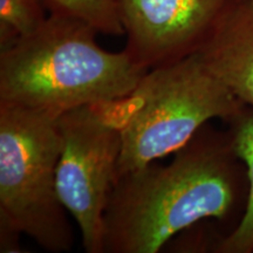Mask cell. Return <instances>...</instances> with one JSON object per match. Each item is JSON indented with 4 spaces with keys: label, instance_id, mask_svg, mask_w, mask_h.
Here are the masks:
<instances>
[{
    "label": "cell",
    "instance_id": "obj_1",
    "mask_svg": "<svg viewBox=\"0 0 253 253\" xmlns=\"http://www.w3.org/2000/svg\"><path fill=\"white\" fill-rule=\"evenodd\" d=\"M232 135L203 128L167 166L118 176L103 217V253H157L199 221L224 219L239 190Z\"/></svg>",
    "mask_w": 253,
    "mask_h": 253
},
{
    "label": "cell",
    "instance_id": "obj_2",
    "mask_svg": "<svg viewBox=\"0 0 253 253\" xmlns=\"http://www.w3.org/2000/svg\"><path fill=\"white\" fill-rule=\"evenodd\" d=\"M96 34L84 21L49 14L36 31L0 49V104L60 118L128 96L149 69L125 50L103 49Z\"/></svg>",
    "mask_w": 253,
    "mask_h": 253
},
{
    "label": "cell",
    "instance_id": "obj_3",
    "mask_svg": "<svg viewBox=\"0 0 253 253\" xmlns=\"http://www.w3.org/2000/svg\"><path fill=\"white\" fill-rule=\"evenodd\" d=\"M107 107L121 134L118 176L176 153L210 120L231 122L246 108L197 53L149 69Z\"/></svg>",
    "mask_w": 253,
    "mask_h": 253
},
{
    "label": "cell",
    "instance_id": "obj_4",
    "mask_svg": "<svg viewBox=\"0 0 253 253\" xmlns=\"http://www.w3.org/2000/svg\"><path fill=\"white\" fill-rule=\"evenodd\" d=\"M58 119L0 104V224L53 253L74 245L56 189L62 145Z\"/></svg>",
    "mask_w": 253,
    "mask_h": 253
},
{
    "label": "cell",
    "instance_id": "obj_5",
    "mask_svg": "<svg viewBox=\"0 0 253 253\" xmlns=\"http://www.w3.org/2000/svg\"><path fill=\"white\" fill-rule=\"evenodd\" d=\"M60 201L77 221L87 253H103V217L118 177L121 134L107 104L82 106L58 119Z\"/></svg>",
    "mask_w": 253,
    "mask_h": 253
},
{
    "label": "cell",
    "instance_id": "obj_6",
    "mask_svg": "<svg viewBox=\"0 0 253 253\" xmlns=\"http://www.w3.org/2000/svg\"><path fill=\"white\" fill-rule=\"evenodd\" d=\"M244 0H116L125 52L145 69L197 53Z\"/></svg>",
    "mask_w": 253,
    "mask_h": 253
},
{
    "label": "cell",
    "instance_id": "obj_7",
    "mask_svg": "<svg viewBox=\"0 0 253 253\" xmlns=\"http://www.w3.org/2000/svg\"><path fill=\"white\" fill-rule=\"evenodd\" d=\"M197 54L240 102L253 109V0L237 5Z\"/></svg>",
    "mask_w": 253,
    "mask_h": 253
},
{
    "label": "cell",
    "instance_id": "obj_8",
    "mask_svg": "<svg viewBox=\"0 0 253 253\" xmlns=\"http://www.w3.org/2000/svg\"><path fill=\"white\" fill-rule=\"evenodd\" d=\"M232 141L237 156L246 167L249 192L246 207L239 224L229 236L220 240L217 251L221 253L253 252V113L246 112L231 121Z\"/></svg>",
    "mask_w": 253,
    "mask_h": 253
},
{
    "label": "cell",
    "instance_id": "obj_9",
    "mask_svg": "<svg viewBox=\"0 0 253 253\" xmlns=\"http://www.w3.org/2000/svg\"><path fill=\"white\" fill-rule=\"evenodd\" d=\"M48 14L84 21L106 36H123L116 0H43Z\"/></svg>",
    "mask_w": 253,
    "mask_h": 253
},
{
    "label": "cell",
    "instance_id": "obj_10",
    "mask_svg": "<svg viewBox=\"0 0 253 253\" xmlns=\"http://www.w3.org/2000/svg\"><path fill=\"white\" fill-rule=\"evenodd\" d=\"M47 12L43 0H0V49L39 28Z\"/></svg>",
    "mask_w": 253,
    "mask_h": 253
}]
</instances>
